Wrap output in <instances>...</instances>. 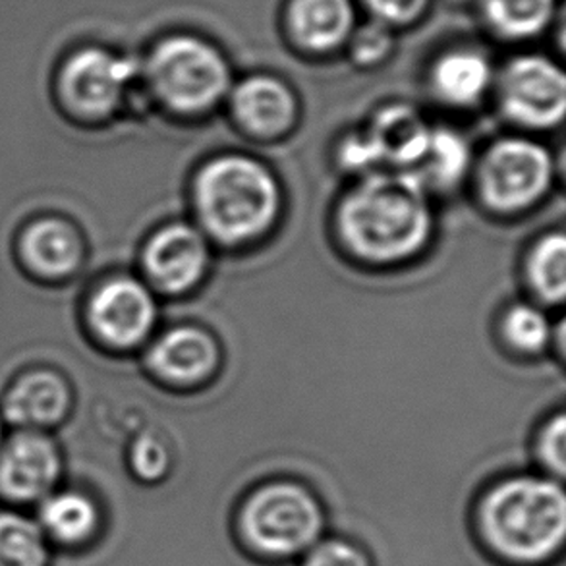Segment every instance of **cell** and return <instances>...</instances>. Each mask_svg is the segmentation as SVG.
<instances>
[{
  "label": "cell",
  "instance_id": "484cf974",
  "mask_svg": "<svg viewBox=\"0 0 566 566\" xmlns=\"http://www.w3.org/2000/svg\"><path fill=\"white\" fill-rule=\"evenodd\" d=\"M170 452L159 437L144 436L132 444L128 467L139 483L157 485L161 483L170 472Z\"/></svg>",
  "mask_w": 566,
  "mask_h": 566
},
{
  "label": "cell",
  "instance_id": "83f0119b",
  "mask_svg": "<svg viewBox=\"0 0 566 566\" xmlns=\"http://www.w3.org/2000/svg\"><path fill=\"white\" fill-rule=\"evenodd\" d=\"M537 464L542 468V475L563 483L566 472V418L565 413H557L547 421L536 439Z\"/></svg>",
  "mask_w": 566,
  "mask_h": 566
},
{
  "label": "cell",
  "instance_id": "44dd1931",
  "mask_svg": "<svg viewBox=\"0 0 566 566\" xmlns=\"http://www.w3.org/2000/svg\"><path fill=\"white\" fill-rule=\"evenodd\" d=\"M470 159L467 139L457 132L431 130L428 149L410 175L418 178L426 190L428 186L452 188L467 175Z\"/></svg>",
  "mask_w": 566,
  "mask_h": 566
},
{
  "label": "cell",
  "instance_id": "30bf717a",
  "mask_svg": "<svg viewBox=\"0 0 566 566\" xmlns=\"http://www.w3.org/2000/svg\"><path fill=\"white\" fill-rule=\"evenodd\" d=\"M136 69L128 59L105 49H84L70 59L62 85L74 107L90 115H105L120 103Z\"/></svg>",
  "mask_w": 566,
  "mask_h": 566
},
{
  "label": "cell",
  "instance_id": "4316f807",
  "mask_svg": "<svg viewBox=\"0 0 566 566\" xmlns=\"http://www.w3.org/2000/svg\"><path fill=\"white\" fill-rule=\"evenodd\" d=\"M368 20L398 31L420 23L431 10L433 0H356Z\"/></svg>",
  "mask_w": 566,
  "mask_h": 566
},
{
  "label": "cell",
  "instance_id": "7402d4cb",
  "mask_svg": "<svg viewBox=\"0 0 566 566\" xmlns=\"http://www.w3.org/2000/svg\"><path fill=\"white\" fill-rule=\"evenodd\" d=\"M23 252L31 265L45 275H64L76 268L80 245L69 224L46 219L28 230Z\"/></svg>",
  "mask_w": 566,
  "mask_h": 566
},
{
  "label": "cell",
  "instance_id": "ac0fdd59",
  "mask_svg": "<svg viewBox=\"0 0 566 566\" xmlns=\"http://www.w3.org/2000/svg\"><path fill=\"white\" fill-rule=\"evenodd\" d=\"M485 31L506 43L542 38L559 18V0H470Z\"/></svg>",
  "mask_w": 566,
  "mask_h": 566
},
{
  "label": "cell",
  "instance_id": "ba28073f",
  "mask_svg": "<svg viewBox=\"0 0 566 566\" xmlns=\"http://www.w3.org/2000/svg\"><path fill=\"white\" fill-rule=\"evenodd\" d=\"M62 457L38 431H23L0 444V506L33 511L62 485Z\"/></svg>",
  "mask_w": 566,
  "mask_h": 566
},
{
  "label": "cell",
  "instance_id": "9c48e42d",
  "mask_svg": "<svg viewBox=\"0 0 566 566\" xmlns=\"http://www.w3.org/2000/svg\"><path fill=\"white\" fill-rule=\"evenodd\" d=\"M39 528L56 555L82 557L107 536L108 513L97 495L76 485H61L33 511Z\"/></svg>",
  "mask_w": 566,
  "mask_h": 566
},
{
  "label": "cell",
  "instance_id": "ffe728a7",
  "mask_svg": "<svg viewBox=\"0 0 566 566\" xmlns=\"http://www.w3.org/2000/svg\"><path fill=\"white\" fill-rule=\"evenodd\" d=\"M54 559L33 513L0 506V566H54Z\"/></svg>",
  "mask_w": 566,
  "mask_h": 566
},
{
  "label": "cell",
  "instance_id": "cb8c5ba5",
  "mask_svg": "<svg viewBox=\"0 0 566 566\" xmlns=\"http://www.w3.org/2000/svg\"><path fill=\"white\" fill-rule=\"evenodd\" d=\"M503 335L518 353H542L552 338V323L539 307L514 304L503 315Z\"/></svg>",
  "mask_w": 566,
  "mask_h": 566
},
{
  "label": "cell",
  "instance_id": "4dcf8cb0",
  "mask_svg": "<svg viewBox=\"0 0 566 566\" xmlns=\"http://www.w3.org/2000/svg\"><path fill=\"white\" fill-rule=\"evenodd\" d=\"M0 444H2V443H0Z\"/></svg>",
  "mask_w": 566,
  "mask_h": 566
},
{
  "label": "cell",
  "instance_id": "d4e9b609",
  "mask_svg": "<svg viewBox=\"0 0 566 566\" xmlns=\"http://www.w3.org/2000/svg\"><path fill=\"white\" fill-rule=\"evenodd\" d=\"M395 33L397 31L389 30L387 25L374 20L358 22L345 46L350 61L360 69H376L382 62L389 61L397 46Z\"/></svg>",
  "mask_w": 566,
  "mask_h": 566
},
{
  "label": "cell",
  "instance_id": "7a4b0ae2",
  "mask_svg": "<svg viewBox=\"0 0 566 566\" xmlns=\"http://www.w3.org/2000/svg\"><path fill=\"white\" fill-rule=\"evenodd\" d=\"M337 222L343 242L358 258L395 263L428 244L433 219L418 178L405 170H377L346 193Z\"/></svg>",
  "mask_w": 566,
  "mask_h": 566
},
{
  "label": "cell",
  "instance_id": "8fae6325",
  "mask_svg": "<svg viewBox=\"0 0 566 566\" xmlns=\"http://www.w3.org/2000/svg\"><path fill=\"white\" fill-rule=\"evenodd\" d=\"M358 25L356 0H286L283 30L294 49L323 56L345 49Z\"/></svg>",
  "mask_w": 566,
  "mask_h": 566
},
{
  "label": "cell",
  "instance_id": "3957f363",
  "mask_svg": "<svg viewBox=\"0 0 566 566\" xmlns=\"http://www.w3.org/2000/svg\"><path fill=\"white\" fill-rule=\"evenodd\" d=\"M234 536L242 552L269 565L300 560L327 530L322 499L296 480L255 485L238 503Z\"/></svg>",
  "mask_w": 566,
  "mask_h": 566
},
{
  "label": "cell",
  "instance_id": "5b68a950",
  "mask_svg": "<svg viewBox=\"0 0 566 566\" xmlns=\"http://www.w3.org/2000/svg\"><path fill=\"white\" fill-rule=\"evenodd\" d=\"M146 77L165 107L198 115L229 97V59L209 39L196 33H170L147 54Z\"/></svg>",
  "mask_w": 566,
  "mask_h": 566
},
{
  "label": "cell",
  "instance_id": "f546056e",
  "mask_svg": "<svg viewBox=\"0 0 566 566\" xmlns=\"http://www.w3.org/2000/svg\"><path fill=\"white\" fill-rule=\"evenodd\" d=\"M340 159L348 169L361 170V172H366V177L377 172V167L381 165L366 130L354 132L343 142Z\"/></svg>",
  "mask_w": 566,
  "mask_h": 566
},
{
  "label": "cell",
  "instance_id": "d6986e66",
  "mask_svg": "<svg viewBox=\"0 0 566 566\" xmlns=\"http://www.w3.org/2000/svg\"><path fill=\"white\" fill-rule=\"evenodd\" d=\"M69 408V390L59 377L38 371L22 377L7 398L8 420L22 428H43L61 420Z\"/></svg>",
  "mask_w": 566,
  "mask_h": 566
},
{
  "label": "cell",
  "instance_id": "277c9868",
  "mask_svg": "<svg viewBox=\"0 0 566 566\" xmlns=\"http://www.w3.org/2000/svg\"><path fill=\"white\" fill-rule=\"evenodd\" d=\"M193 206L209 237L240 244L271 229L281 191L268 167L245 155H222L199 170Z\"/></svg>",
  "mask_w": 566,
  "mask_h": 566
},
{
  "label": "cell",
  "instance_id": "f1b7e54d",
  "mask_svg": "<svg viewBox=\"0 0 566 566\" xmlns=\"http://www.w3.org/2000/svg\"><path fill=\"white\" fill-rule=\"evenodd\" d=\"M298 563L300 566H376L360 544L340 536H323Z\"/></svg>",
  "mask_w": 566,
  "mask_h": 566
},
{
  "label": "cell",
  "instance_id": "e0dca14e",
  "mask_svg": "<svg viewBox=\"0 0 566 566\" xmlns=\"http://www.w3.org/2000/svg\"><path fill=\"white\" fill-rule=\"evenodd\" d=\"M151 368L175 382H196L213 371L219 348L213 337L199 327H177L163 335L149 354Z\"/></svg>",
  "mask_w": 566,
  "mask_h": 566
},
{
  "label": "cell",
  "instance_id": "8992f818",
  "mask_svg": "<svg viewBox=\"0 0 566 566\" xmlns=\"http://www.w3.org/2000/svg\"><path fill=\"white\" fill-rule=\"evenodd\" d=\"M553 180L552 155L536 142L501 139L485 151L478 185L483 201L503 213H514L544 198Z\"/></svg>",
  "mask_w": 566,
  "mask_h": 566
},
{
  "label": "cell",
  "instance_id": "5bb4252c",
  "mask_svg": "<svg viewBox=\"0 0 566 566\" xmlns=\"http://www.w3.org/2000/svg\"><path fill=\"white\" fill-rule=\"evenodd\" d=\"M230 107L238 124L261 138H271L289 130L296 115V95L281 77L253 74L232 85Z\"/></svg>",
  "mask_w": 566,
  "mask_h": 566
},
{
  "label": "cell",
  "instance_id": "7c38bea8",
  "mask_svg": "<svg viewBox=\"0 0 566 566\" xmlns=\"http://www.w3.org/2000/svg\"><path fill=\"white\" fill-rule=\"evenodd\" d=\"M209 245L201 230L175 222L159 230L146 248V271L161 291L180 294L201 281Z\"/></svg>",
  "mask_w": 566,
  "mask_h": 566
},
{
  "label": "cell",
  "instance_id": "52a82bcc",
  "mask_svg": "<svg viewBox=\"0 0 566 566\" xmlns=\"http://www.w3.org/2000/svg\"><path fill=\"white\" fill-rule=\"evenodd\" d=\"M499 103L511 120L528 128H555L566 113V74L545 54L524 53L495 74Z\"/></svg>",
  "mask_w": 566,
  "mask_h": 566
},
{
  "label": "cell",
  "instance_id": "9a60e30c",
  "mask_svg": "<svg viewBox=\"0 0 566 566\" xmlns=\"http://www.w3.org/2000/svg\"><path fill=\"white\" fill-rule=\"evenodd\" d=\"M429 87L437 99L451 107H474L495 84L490 56L475 46L447 49L429 66Z\"/></svg>",
  "mask_w": 566,
  "mask_h": 566
},
{
  "label": "cell",
  "instance_id": "603a6c76",
  "mask_svg": "<svg viewBox=\"0 0 566 566\" xmlns=\"http://www.w3.org/2000/svg\"><path fill=\"white\" fill-rule=\"evenodd\" d=\"M528 279L537 298L560 304L566 292V238L553 232L542 238L528 258Z\"/></svg>",
  "mask_w": 566,
  "mask_h": 566
},
{
  "label": "cell",
  "instance_id": "4fadbf2b",
  "mask_svg": "<svg viewBox=\"0 0 566 566\" xmlns=\"http://www.w3.org/2000/svg\"><path fill=\"white\" fill-rule=\"evenodd\" d=\"M157 317L151 292L134 279H115L92 302V322L101 337L118 346L138 345Z\"/></svg>",
  "mask_w": 566,
  "mask_h": 566
},
{
  "label": "cell",
  "instance_id": "6da1fadb",
  "mask_svg": "<svg viewBox=\"0 0 566 566\" xmlns=\"http://www.w3.org/2000/svg\"><path fill=\"white\" fill-rule=\"evenodd\" d=\"M472 532L499 565H552L566 544L563 483L542 474L509 475L491 483L475 499Z\"/></svg>",
  "mask_w": 566,
  "mask_h": 566
},
{
  "label": "cell",
  "instance_id": "2e32d148",
  "mask_svg": "<svg viewBox=\"0 0 566 566\" xmlns=\"http://www.w3.org/2000/svg\"><path fill=\"white\" fill-rule=\"evenodd\" d=\"M366 134L381 165L410 172L428 149L431 128L416 108L395 103L377 111Z\"/></svg>",
  "mask_w": 566,
  "mask_h": 566
}]
</instances>
